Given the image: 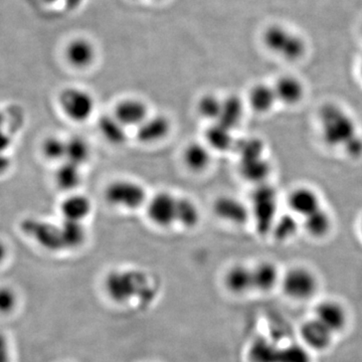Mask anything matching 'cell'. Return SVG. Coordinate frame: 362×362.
Listing matches in <instances>:
<instances>
[{
	"instance_id": "6da1fadb",
	"label": "cell",
	"mask_w": 362,
	"mask_h": 362,
	"mask_svg": "<svg viewBox=\"0 0 362 362\" xmlns=\"http://www.w3.org/2000/svg\"><path fill=\"white\" fill-rule=\"evenodd\" d=\"M318 126L324 144L329 148L341 149L343 152L361 135L351 114L335 103L324 104L320 107Z\"/></svg>"
},
{
	"instance_id": "7a4b0ae2",
	"label": "cell",
	"mask_w": 362,
	"mask_h": 362,
	"mask_svg": "<svg viewBox=\"0 0 362 362\" xmlns=\"http://www.w3.org/2000/svg\"><path fill=\"white\" fill-rule=\"evenodd\" d=\"M262 42L267 51L289 63L306 56L307 42L301 35L281 23H272L262 33Z\"/></svg>"
},
{
	"instance_id": "3957f363",
	"label": "cell",
	"mask_w": 362,
	"mask_h": 362,
	"mask_svg": "<svg viewBox=\"0 0 362 362\" xmlns=\"http://www.w3.org/2000/svg\"><path fill=\"white\" fill-rule=\"evenodd\" d=\"M146 187L138 181L121 178L105 188V201L109 206L123 211H137L148 202Z\"/></svg>"
},
{
	"instance_id": "277c9868",
	"label": "cell",
	"mask_w": 362,
	"mask_h": 362,
	"mask_svg": "<svg viewBox=\"0 0 362 362\" xmlns=\"http://www.w3.org/2000/svg\"><path fill=\"white\" fill-rule=\"evenodd\" d=\"M249 202L251 218L259 235L271 233L278 218V192L275 187L264 183L256 185Z\"/></svg>"
},
{
	"instance_id": "5b68a950",
	"label": "cell",
	"mask_w": 362,
	"mask_h": 362,
	"mask_svg": "<svg viewBox=\"0 0 362 362\" xmlns=\"http://www.w3.org/2000/svg\"><path fill=\"white\" fill-rule=\"evenodd\" d=\"M59 108L74 123L89 121L96 111V99L89 90L81 87H66L59 92Z\"/></svg>"
},
{
	"instance_id": "8992f818",
	"label": "cell",
	"mask_w": 362,
	"mask_h": 362,
	"mask_svg": "<svg viewBox=\"0 0 362 362\" xmlns=\"http://www.w3.org/2000/svg\"><path fill=\"white\" fill-rule=\"evenodd\" d=\"M283 292L294 301H307L315 296L319 289V280L311 269L295 266L283 274L280 283Z\"/></svg>"
},
{
	"instance_id": "52a82bcc",
	"label": "cell",
	"mask_w": 362,
	"mask_h": 362,
	"mask_svg": "<svg viewBox=\"0 0 362 362\" xmlns=\"http://www.w3.org/2000/svg\"><path fill=\"white\" fill-rule=\"evenodd\" d=\"M144 209L147 218L156 228L168 230L176 225L177 197L171 192L163 190L149 197Z\"/></svg>"
},
{
	"instance_id": "ba28073f",
	"label": "cell",
	"mask_w": 362,
	"mask_h": 362,
	"mask_svg": "<svg viewBox=\"0 0 362 362\" xmlns=\"http://www.w3.org/2000/svg\"><path fill=\"white\" fill-rule=\"evenodd\" d=\"M286 204L288 211L301 221L323 207L319 192L308 185H298L293 188L287 195Z\"/></svg>"
},
{
	"instance_id": "9c48e42d",
	"label": "cell",
	"mask_w": 362,
	"mask_h": 362,
	"mask_svg": "<svg viewBox=\"0 0 362 362\" xmlns=\"http://www.w3.org/2000/svg\"><path fill=\"white\" fill-rule=\"evenodd\" d=\"M214 216L228 225L245 226L252 220L249 204L232 195H221L213 204Z\"/></svg>"
},
{
	"instance_id": "30bf717a",
	"label": "cell",
	"mask_w": 362,
	"mask_h": 362,
	"mask_svg": "<svg viewBox=\"0 0 362 362\" xmlns=\"http://www.w3.org/2000/svg\"><path fill=\"white\" fill-rule=\"evenodd\" d=\"M66 62L76 70L84 71L94 66L98 58L96 45L86 37L71 39L64 51Z\"/></svg>"
},
{
	"instance_id": "8fae6325",
	"label": "cell",
	"mask_w": 362,
	"mask_h": 362,
	"mask_svg": "<svg viewBox=\"0 0 362 362\" xmlns=\"http://www.w3.org/2000/svg\"><path fill=\"white\" fill-rule=\"evenodd\" d=\"M114 117L128 129H136L148 116V104L137 97H126L119 100L113 109Z\"/></svg>"
},
{
	"instance_id": "7c38bea8",
	"label": "cell",
	"mask_w": 362,
	"mask_h": 362,
	"mask_svg": "<svg viewBox=\"0 0 362 362\" xmlns=\"http://www.w3.org/2000/svg\"><path fill=\"white\" fill-rule=\"evenodd\" d=\"M135 137L144 145H153L164 141L173 131V122L163 114H153L136 128Z\"/></svg>"
},
{
	"instance_id": "4fadbf2b",
	"label": "cell",
	"mask_w": 362,
	"mask_h": 362,
	"mask_svg": "<svg viewBox=\"0 0 362 362\" xmlns=\"http://www.w3.org/2000/svg\"><path fill=\"white\" fill-rule=\"evenodd\" d=\"M278 104L286 107L299 106L306 97V86L301 78L295 75L280 76L273 84Z\"/></svg>"
},
{
	"instance_id": "5bb4252c",
	"label": "cell",
	"mask_w": 362,
	"mask_h": 362,
	"mask_svg": "<svg viewBox=\"0 0 362 362\" xmlns=\"http://www.w3.org/2000/svg\"><path fill=\"white\" fill-rule=\"evenodd\" d=\"M314 318L320 321L334 335L342 332L349 323L346 309L335 300H325L317 305Z\"/></svg>"
},
{
	"instance_id": "9a60e30c",
	"label": "cell",
	"mask_w": 362,
	"mask_h": 362,
	"mask_svg": "<svg viewBox=\"0 0 362 362\" xmlns=\"http://www.w3.org/2000/svg\"><path fill=\"white\" fill-rule=\"evenodd\" d=\"M300 337L309 350L324 351L332 344L334 334L316 318L305 321L300 328Z\"/></svg>"
},
{
	"instance_id": "2e32d148",
	"label": "cell",
	"mask_w": 362,
	"mask_h": 362,
	"mask_svg": "<svg viewBox=\"0 0 362 362\" xmlns=\"http://www.w3.org/2000/svg\"><path fill=\"white\" fill-rule=\"evenodd\" d=\"M94 211V204L88 195L71 192L59 204V213L63 220L85 223Z\"/></svg>"
},
{
	"instance_id": "e0dca14e",
	"label": "cell",
	"mask_w": 362,
	"mask_h": 362,
	"mask_svg": "<svg viewBox=\"0 0 362 362\" xmlns=\"http://www.w3.org/2000/svg\"><path fill=\"white\" fill-rule=\"evenodd\" d=\"M183 164L194 173L206 171L213 162V150L206 142L192 141L185 145L181 154Z\"/></svg>"
},
{
	"instance_id": "ac0fdd59",
	"label": "cell",
	"mask_w": 362,
	"mask_h": 362,
	"mask_svg": "<svg viewBox=\"0 0 362 362\" xmlns=\"http://www.w3.org/2000/svg\"><path fill=\"white\" fill-rule=\"evenodd\" d=\"M278 104L273 85L257 83L249 90L247 105L256 114L266 115L274 110Z\"/></svg>"
},
{
	"instance_id": "d6986e66",
	"label": "cell",
	"mask_w": 362,
	"mask_h": 362,
	"mask_svg": "<svg viewBox=\"0 0 362 362\" xmlns=\"http://www.w3.org/2000/svg\"><path fill=\"white\" fill-rule=\"evenodd\" d=\"M223 282L226 290L235 296L247 294L254 290L251 267L235 264L226 270Z\"/></svg>"
},
{
	"instance_id": "ffe728a7",
	"label": "cell",
	"mask_w": 362,
	"mask_h": 362,
	"mask_svg": "<svg viewBox=\"0 0 362 362\" xmlns=\"http://www.w3.org/2000/svg\"><path fill=\"white\" fill-rule=\"evenodd\" d=\"M252 283L254 290L261 293H268L280 285L282 274L273 262L262 261L252 267Z\"/></svg>"
},
{
	"instance_id": "44dd1931",
	"label": "cell",
	"mask_w": 362,
	"mask_h": 362,
	"mask_svg": "<svg viewBox=\"0 0 362 362\" xmlns=\"http://www.w3.org/2000/svg\"><path fill=\"white\" fill-rule=\"evenodd\" d=\"M302 230L314 240H323L330 235L333 228V218L325 207L301 221Z\"/></svg>"
},
{
	"instance_id": "7402d4cb",
	"label": "cell",
	"mask_w": 362,
	"mask_h": 362,
	"mask_svg": "<svg viewBox=\"0 0 362 362\" xmlns=\"http://www.w3.org/2000/svg\"><path fill=\"white\" fill-rule=\"evenodd\" d=\"M245 102L237 95L223 98V108L218 123L230 130L237 129L244 120Z\"/></svg>"
},
{
	"instance_id": "603a6c76",
	"label": "cell",
	"mask_w": 362,
	"mask_h": 362,
	"mask_svg": "<svg viewBox=\"0 0 362 362\" xmlns=\"http://www.w3.org/2000/svg\"><path fill=\"white\" fill-rule=\"evenodd\" d=\"M98 130L107 142L114 146L125 144L129 136V129L120 121L117 120L113 114L104 115L98 121Z\"/></svg>"
},
{
	"instance_id": "cb8c5ba5",
	"label": "cell",
	"mask_w": 362,
	"mask_h": 362,
	"mask_svg": "<svg viewBox=\"0 0 362 362\" xmlns=\"http://www.w3.org/2000/svg\"><path fill=\"white\" fill-rule=\"evenodd\" d=\"M54 182L64 192H75L83 182L82 168L71 162H62L54 173Z\"/></svg>"
},
{
	"instance_id": "d4e9b609",
	"label": "cell",
	"mask_w": 362,
	"mask_h": 362,
	"mask_svg": "<svg viewBox=\"0 0 362 362\" xmlns=\"http://www.w3.org/2000/svg\"><path fill=\"white\" fill-rule=\"evenodd\" d=\"M202 221V211L199 204L187 197H177L176 226L185 230H194Z\"/></svg>"
},
{
	"instance_id": "484cf974",
	"label": "cell",
	"mask_w": 362,
	"mask_h": 362,
	"mask_svg": "<svg viewBox=\"0 0 362 362\" xmlns=\"http://www.w3.org/2000/svg\"><path fill=\"white\" fill-rule=\"evenodd\" d=\"M240 173L244 180L256 185L267 183V178L272 173V165L266 157L240 160Z\"/></svg>"
},
{
	"instance_id": "4316f807",
	"label": "cell",
	"mask_w": 362,
	"mask_h": 362,
	"mask_svg": "<svg viewBox=\"0 0 362 362\" xmlns=\"http://www.w3.org/2000/svg\"><path fill=\"white\" fill-rule=\"evenodd\" d=\"M233 130L228 129L221 123H213L206 131L204 142L209 148L218 152L228 151L235 148V142L233 139Z\"/></svg>"
},
{
	"instance_id": "83f0119b",
	"label": "cell",
	"mask_w": 362,
	"mask_h": 362,
	"mask_svg": "<svg viewBox=\"0 0 362 362\" xmlns=\"http://www.w3.org/2000/svg\"><path fill=\"white\" fill-rule=\"evenodd\" d=\"M300 228H302L301 220L296 216L291 213L279 214L272 228L271 235L277 242H289L296 237Z\"/></svg>"
},
{
	"instance_id": "f1b7e54d",
	"label": "cell",
	"mask_w": 362,
	"mask_h": 362,
	"mask_svg": "<svg viewBox=\"0 0 362 362\" xmlns=\"http://www.w3.org/2000/svg\"><path fill=\"white\" fill-rule=\"evenodd\" d=\"M59 228L65 251L82 247L87 242L88 230L85 223L63 220Z\"/></svg>"
},
{
	"instance_id": "f546056e",
	"label": "cell",
	"mask_w": 362,
	"mask_h": 362,
	"mask_svg": "<svg viewBox=\"0 0 362 362\" xmlns=\"http://www.w3.org/2000/svg\"><path fill=\"white\" fill-rule=\"evenodd\" d=\"M280 347L268 338H257L250 346L247 356L250 362H279Z\"/></svg>"
},
{
	"instance_id": "4dcf8cb0",
	"label": "cell",
	"mask_w": 362,
	"mask_h": 362,
	"mask_svg": "<svg viewBox=\"0 0 362 362\" xmlns=\"http://www.w3.org/2000/svg\"><path fill=\"white\" fill-rule=\"evenodd\" d=\"M92 156V148L85 138L80 136H74L66 139V160L76 165H85Z\"/></svg>"
},
{
	"instance_id": "1f68e13d",
	"label": "cell",
	"mask_w": 362,
	"mask_h": 362,
	"mask_svg": "<svg viewBox=\"0 0 362 362\" xmlns=\"http://www.w3.org/2000/svg\"><path fill=\"white\" fill-rule=\"evenodd\" d=\"M195 108L197 114L204 120L211 123L218 122L223 108V98L214 93H206L199 98Z\"/></svg>"
},
{
	"instance_id": "d6a6232c",
	"label": "cell",
	"mask_w": 362,
	"mask_h": 362,
	"mask_svg": "<svg viewBox=\"0 0 362 362\" xmlns=\"http://www.w3.org/2000/svg\"><path fill=\"white\" fill-rule=\"evenodd\" d=\"M235 148L240 156V160L265 157L266 147L264 142L258 137H247L235 142Z\"/></svg>"
},
{
	"instance_id": "836d02e7",
	"label": "cell",
	"mask_w": 362,
	"mask_h": 362,
	"mask_svg": "<svg viewBox=\"0 0 362 362\" xmlns=\"http://www.w3.org/2000/svg\"><path fill=\"white\" fill-rule=\"evenodd\" d=\"M42 152L47 160L62 163L66 160V139L59 136H49L42 142Z\"/></svg>"
},
{
	"instance_id": "e575fe53",
	"label": "cell",
	"mask_w": 362,
	"mask_h": 362,
	"mask_svg": "<svg viewBox=\"0 0 362 362\" xmlns=\"http://www.w3.org/2000/svg\"><path fill=\"white\" fill-rule=\"evenodd\" d=\"M279 362H312L310 350L297 343L281 347Z\"/></svg>"
},
{
	"instance_id": "d590c367",
	"label": "cell",
	"mask_w": 362,
	"mask_h": 362,
	"mask_svg": "<svg viewBox=\"0 0 362 362\" xmlns=\"http://www.w3.org/2000/svg\"><path fill=\"white\" fill-rule=\"evenodd\" d=\"M18 303V296L13 288L0 287V313L8 314L14 310Z\"/></svg>"
},
{
	"instance_id": "8d00e7d4",
	"label": "cell",
	"mask_w": 362,
	"mask_h": 362,
	"mask_svg": "<svg viewBox=\"0 0 362 362\" xmlns=\"http://www.w3.org/2000/svg\"><path fill=\"white\" fill-rule=\"evenodd\" d=\"M0 362H11V344L2 332H0Z\"/></svg>"
},
{
	"instance_id": "74e56055",
	"label": "cell",
	"mask_w": 362,
	"mask_h": 362,
	"mask_svg": "<svg viewBox=\"0 0 362 362\" xmlns=\"http://www.w3.org/2000/svg\"><path fill=\"white\" fill-rule=\"evenodd\" d=\"M13 143V138L6 127H0V152H7Z\"/></svg>"
},
{
	"instance_id": "f35d334b",
	"label": "cell",
	"mask_w": 362,
	"mask_h": 362,
	"mask_svg": "<svg viewBox=\"0 0 362 362\" xmlns=\"http://www.w3.org/2000/svg\"><path fill=\"white\" fill-rule=\"evenodd\" d=\"M11 163L13 161L7 152H0V176L6 175L11 169Z\"/></svg>"
},
{
	"instance_id": "ab89813d",
	"label": "cell",
	"mask_w": 362,
	"mask_h": 362,
	"mask_svg": "<svg viewBox=\"0 0 362 362\" xmlns=\"http://www.w3.org/2000/svg\"><path fill=\"white\" fill-rule=\"evenodd\" d=\"M7 254H8V250L4 240H0V265L6 261Z\"/></svg>"
},
{
	"instance_id": "60d3db41",
	"label": "cell",
	"mask_w": 362,
	"mask_h": 362,
	"mask_svg": "<svg viewBox=\"0 0 362 362\" xmlns=\"http://www.w3.org/2000/svg\"><path fill=\"white\" fill-rule=\"evenodd\" d=\"M359 76H361V82H362V58L361 59V63H359Z\"/></svg>"
},
{
	"instance_id": "b9f144b4",
	"label": "cell",
	"mask_w": 362,
	"mask_h": 362,
	"mask_svg": "<svg viewBox=\"0 0 362 362\" xmlns=\"http://www.w3.org/2000/svg\"><path fill=\"white\" fill-rule=\"evenodd\" d=\"M359 233H361L362 238V218L361 220V223H359Z\"/></svg>"
},
{
	"instance_id": "7bdbcfd3",
	"label": "cell",
	"mask_w": 362,
	"mask_h": 362,
	"mask_svg": "<svg viewBox=\"0 0 362 362\" xmlns=\"http://www.w3.org/2000/svg\"><path fill=\"white\" fill-rule=\"evenodd\" d=\"M151 1H162V0H151Z\"/></svg>"
},
{
	"instance_id": "ee69618b",
	"label": "cell",
	"mask_w": 362,
	"mask_h": 362,
	"mask_svg": "<svg viewBox=\"0 0 362 362\" xmlns=\"http://www.w3.org/2000/svg\"><path fill=\"white\" fill-rule=\"evenodd\" d=\"M361 35H362V25H361Z\"/></svg>"
}]
</instances>
